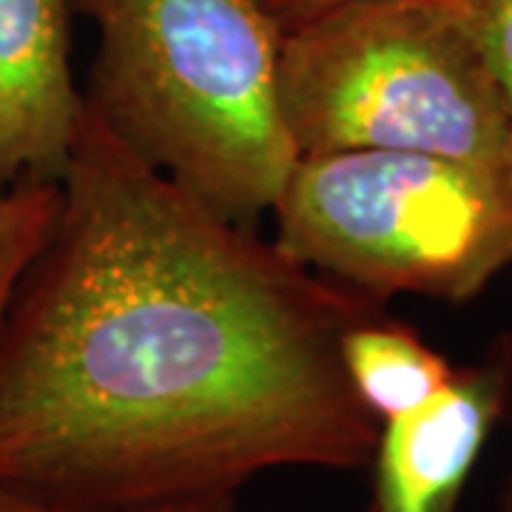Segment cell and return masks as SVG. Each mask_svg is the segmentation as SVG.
<instances>
[{"label":"cell","mask_w":512,"mask_h":512,"mask_svg":"<svg viewBox=\"0 0 512 512\" xmlns=\"http://www.w3.org/2000/svg\"><path fill=\"white\" fill-rule=\"evenodd\" d=\"M49 245L0 325V487L83 510L359 470L382 421L342 362L379 299L146 163L86 100Z\"/></svg>","instance_id":"1"},{"label":"cell","mask_w":512,"mask_h":512,"mask_svg":"<svg viewBox=\"0 0 512 512\" xmlns=\"http://www.w3.org/2000/svg\"><path fill=\"white\" fill-rule=\"evenodd\" d=\"M97 26L86 97L146 163L237 222L274 211L299 160L282 26L262 0H74Z\"/></svg>","instance_id":"2"},{"label":"cell","mask_w":512,"mask_h":512,"mask_svg":"<svg viewBox=\"0 0 512 512\" xmlns=\"http://www.w3.org/2000/svg\"><path fill=\"white\" fill-rule=\"evenodd\" d=\"M279 92L299 154L413 151L512 188L504 106L441 0H356L285 29Z\"/></svg>","instance_id":"3"},{"label":"cell","mask_w":512,"mask_h":512,"mask_svg":"<svg viewBox=\"0 0 512 512\" xmlns=\"http://www.w3.org/2000/svg\"><path fill=\"white\" fill-rule=\"evenodd\" d=\"M274 214L282 254L373 299L461 302L512 262L510 185L430 154H299Z\"/></svg>","instance_id":"4"},{"label":"cell","mask_w":512,"mask_h":512,"mask_svg":"<svg viewBox=\"0 0 512 512\" xmlns=\"http://www.w3.org/2000/svg\"><path fill=\"white\" fill-rule=\"evenodd\" d=\"M510 387L512 365L504 359L461 367L416 410L382 421L367 512H456Z\"/></svg>","instance_id":"5"},{"label":"cell","mask_w":512,"mask_h":512,"mask_svg":"<svg viewBox=\"0 0 512 512\" xmlns=\"http://www.w3.org/2000/svg\"><path fill=\"white\" fill-rule=\"evenodd\" d=\"M72 0H0V183L60 180L86 97L69 63Z\"/></svg>","instance_id":"6"},{"label":"cell","mask_w":512,"mask_h":512,"mask_svg":"<svg viewBox=\"0 0 512 512\" xmlns=\"http://www.w3.org/2000/svg\"><path fill=\"white\" fill-rule=\"evenodd\" d=\"M342 362L359 402L379 421L416 410L450 382L453 367L413 330L373 316L342 339Z\"/></svg>","instance_id":"7"},{"label":"cell","mask_w":512,"mask_h":512,"mask_svg":"<svg viewBox=\"0 0 512 512\" xmlns=\"http://www.w3.org/2000/svg\"><path fill=\"white\" fill-rule=\"evenodd\" d=\"M63 208L60 180L0 183V325L12 299L55 234Z\"/></svg>","instance_id":"8"},{"label":"cell","mask_w":512,"mask_h":512,"mask_svg":"<svg viewBox=\"0 0 512 512\" xmlns=\"http://www.w3.org/2000/svg\"><path fill=\"white\" fill-rule=\"evenodd\" d=\"M441 3L456 15L464 32L476 43L512 131V0H441Z\"/></svg>","instance_id":"9"},{"label":"cell","mask_w":512,"mask_h":512,"mask_svg":"<svg viewBox=\"0 0 512 512\" xmlns=\"http://www.w3.org/2000/svg\"><path fill=\"white\" fill-rule=\"evenodd\" d=\"M0 512H231V498L220 501H183V504H165V507H146V510H83L69 504L43 501L35 495L15 493L0 487Z\"/></svg>","instance_id":"10"},{"label":"cell","mask_w":512,"mask_h":512,"mask_svg":"<svg viewBox=\"0 0 512 512\" xmlns=\"http://www.w3.org/2000/svg\"><path fill=\"white\" fill-rule=\"evenodd\" d=\"M345 3H356V0H262V6L274 15L282 32Z\"/></svg>","instance_id":"11"},{"label":"cell","mask_w":512,"mask_h":512,"mask_svg":"<svg viewBox=\"0 0 512 512\" xmlns=\"http://www.w3.org/2000/svg\"><path fill=\"white\" fill-rule=\"evenodd\" d=\"M498 512H512V478H510V484H507V493H504V498H501V510Z\"/></svg>","instance_id":"12"}]
</instances>
